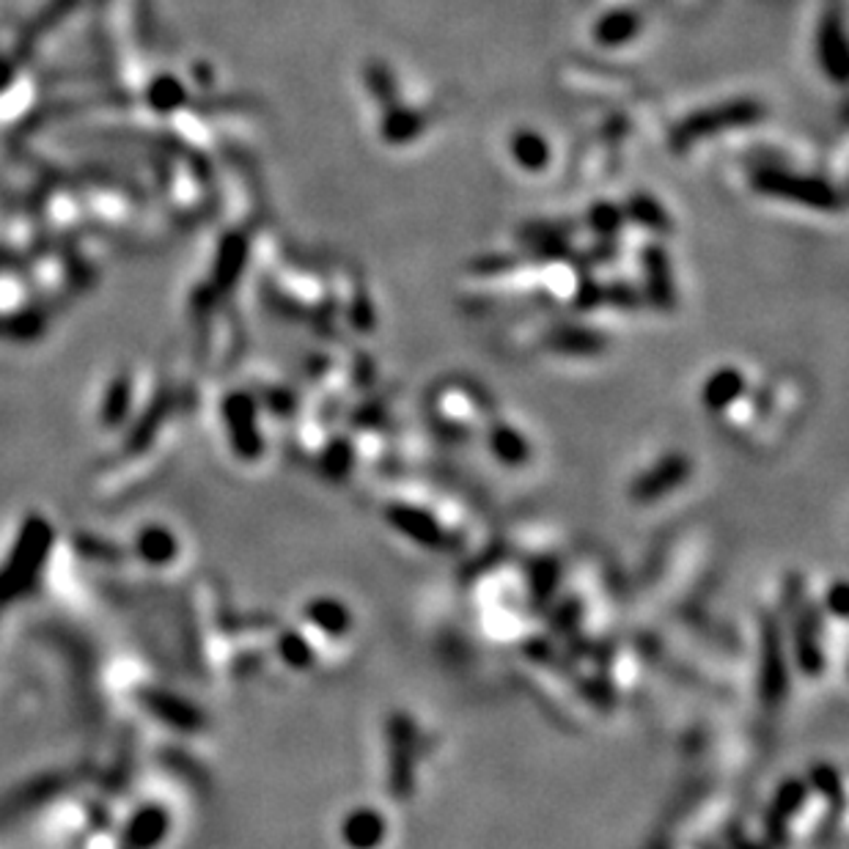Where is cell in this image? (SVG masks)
I'll use <instances>...</instances> for the list:
<instances>
[{"label":"cell","instance_id":"4","mask_svg":"<svg viewBox=\"0 0 849 849\" xmlns=\"http://www.w3.org/2000/svg\"><path fill=\"white\" fill-rule=\"evenodd\" d=\"M643 278H646V295L654 308L659 311H670L676 306V289H674V269H670V259L663 245H646L643 248Z\"/></svg>","mask_w":849,"mask_h":849},{"label":"cell","instance_id":"6","mask_svg":"<svg viewBox=\"0 0 849 849\" xmlns=\"http://www.w3.org/2000/svg\"><path fill=\"white\" fill-rule=\"evenodd\" d=\"M643 28V18L635 12V9H613V12L603 14L594 25V42L599 47H608V50H616V47H624L641 34Z\"/></svg>","mask_w":849,"mask_h":849},{"label":"cell","instance_id":"3","mask_svg":"<svg viewBox=\"0 0 849 849\" xmlns=\"http://www.w3.org/2000/svg\"><path fill=\"white\" fill-rule=\"evenodd\" d=\"M816 58H819L822 72L836 85H844L849 72V53L838 3H830V7H825V12H822L819 31H816Z\"/></svg>","mask_w":849,"mask_h":849},{"label":"cell","instance_id":"1","mask_svg":"<svg viewBox=\"0 0 849 849\" xmlns=\"http://www.w3.org/2000/svg\"><path fill=\"white\" fill-rule=\"evenodd\" d=\"M767 116L765 105L756 100H728L721 102L715 107H704V111H696L693 116L685 118L679 127L670 133V151H688L690 146L701 144L707 138H715V135L732 133V129L754 127L761 118Z\"/></svg>","mask_w":849,"mask_h":849},{"label":"cell","instance_id":"9","mask_svg":"<svg viewBox=\"0 0 849 849\" xmlns=\"http://www.w3.org/2000/svg\"><path fill=\"white\" fill-rule=\"evenodd\" d=\"M364 83H366V91L371 94V100L380 102V107L386 111V107L397 105L399 102V83L397 78H393L391 67H386L382 61H369L364 69Z\"/></svg>","mask_w":849,"mask_h":849},{"label":"cell","instance_id":"7","mask_svg":"<svg viewBox=\"0 0 849 849\" xmlns=\"http://www.w3.org/2000/svg\"><path fill=\"white\" fill-rule=\"evenodd\" d=\"M508 151H512V160L520 168H526L528 174H539L553 160V151L544 135H539L537 129H517L508 140Z\"/></svg>","mask_w":849,"mask_h":849},{"label":"cell","instance_id":"2","mask_svg":"<svg viewBox=\"0 0 849 849\" xmlns=\"http://www.w3.org/2000/svg\"><path fill=\"white\" fill-rule=\"evenodd\" d=\"M750 187L765 198L819 209V213H841L844 207L841 193L830 182L819 180V176L792 174V171H781V168H756L754 176H750Z\"/></svg>","mask_w":849,"mask_h":849},{"label":"cell","instance_id":"5","mask_svg":"<svg viewBox=\"0 0 849 849\" xmlns=\"http://www.w3.org/2000/svg\"><path fill=\"white\" fill-rule=\"evenodd\" d=\"M424 133H426V116L421 111H415V107H408L402 105V102H397V105L386 107V113H382V122H380L382 144L408 146L413 144V140H418Z\"/></svg>","mask_w":849,"mask_h":849},{"label":"cell","instance_id":"10","mask_svg":"<svg viewBox=\"0 0 849 849\" xmlns=\"http://www.w3.org/2000/svg\"><path fill=\"white\" fill-rule=\"evenodd\" d=\"M624 220H627L624 209L608 202L594 204L592 213H588V226H592L603 240H613V237L621 231V226H624Z\"/></svg>","mask_w":849,"mask_h":849},{"label":"cell","instance_id":"11","mask_svg":"<svg viewBox=\"0 0 849 849\" xmlns=\"http://www.w3.org/2000/svg\"><path fill=\"white\" fill-rule=\"evenodd\" d=\"M603 297H608V300H616L613 306H619V308H635L638 306L635 289H630V286H624V284L610 286V289L605 291Z\"/></svg>","mask_w":849,"mask_h":849},{"label":"cell","instance_id":"8","mask_svg":"<svg viewBox=\"0 0 849 849\" xmlns=\"http://www.w3.org/2000/svg\"><path fill=\"white\" fill-rule=\"evenodd\" d=\"M624 218H630L632 223L643 226V229L652 231V234H668V231L674 229L670 215L665 213L663 204H659L654 196H646V193H635V196H630V202H627L624 207Z\"/></svg>","mask_w":849,"mask_h":849}]
</instances>
